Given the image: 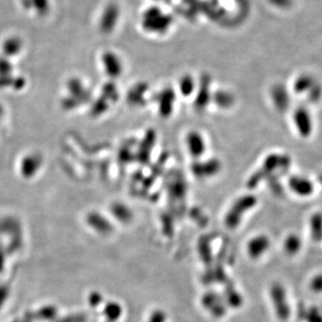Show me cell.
<instances>
[{"label":"cell","mask_w":322,"mask_h":322,"mask_svg":"<svg viewBox=\"0 0 322 322\" xmlns=\"http://www.w3.org/2000/svg\"><path fill=\"white\" fill-rule=\"evenodd\" d=\"M292 165V159L287 154L274 153L269 155L264 161L263 168L258 173L254 181L258 183L265 176H276V174L282 175L286 173Z\"/></svg>","instance_id":"1"},{"label":"cell","mask_w":322,"mask_h":322,"mask_svg":"<svg viewBox=\"0 0 322 322\" xmlns=\"http://www.w3.org/2000/svg\"><path fill=\"white\" fill-rule=\"evenodd\" d=\"M142 26L152 33H163L169 30L171 18L158 7H151L142 15Z\"/></svg>","instance_id":"2"},{"label":"cell","mask_w":322,"mask_h":322,"mask_svg":"<svg viewBox=\"0 0 322 322\" xmlns=\"http://www.w3.org/2000/svg\"><path fill=\"white\" fill-rule=\"evenodd\" d=\"M270 296L278 318L283 322L287 321L291 314V309L284 286L279 283H275L270 288Z\"/></svg>","instance_id":"3"},{"label":"cell","mask_w":322,"mask_h":322,"mask_svg":"<svg viewBox=\"0 0 322 322\" xmlns=\"http://www.w3.org/2000/svg\"><path fill=\"white\" fill-rule=\"evenodd\" d=\"M293 122L300 136L308 138L313 132V120L310 110L305 107H298L293 113Z\"/></svg>","instance_id":"4"},{"label":"cell","mask_w":322,"mask_h":322,"mask_svg":"<svg viewBox=\"0 0 322 322\" xmlns=\"http://www.w3.org/2000/svg\"><path fill=\"white\" fill-rule=\"evenodd\" d=\"M288 187L292 192L299 197H309L314 191V185L312 181L303 176L295 175L290 176L288 179Z\"/></svg>","instance_id":"5"},{"label":"cell","mask_w":322,"mask_h":322,"mask_svg":"<svg viewBox=\"0 0 322 322\" xmlns=\"http://www.w3.org/2000/svg\"><path fill=\"white\" fill-rule=\"evenodd\" d=\"M270 96L274 106L280 112H284L289 109L291 96L289 91L283 83H277L271 88Z\"/></svg>","instance_id":"6"},{"label":"cell","mask_w":322,"mask_h":322,"mask_svg":"<svg viewBox=\"0 0 322 322\" xmlns=\"http://www.w3.org/2000/svg\"><path fill=\"white\" fill-rule=\"evenodd\" d=\"M119 18V9L116 6L110 5L106 8L101 17V29L109 33L115 27Z\"/></svg>","instance_id":"7"},{"label":"cell","mask_w":322,"mask_h":322,"mask_svg":"<svg viewBox=\"0 0 322 322\" xmlns=\"http://www.w3.org/2000/svg\"><path fill=\"white\" fill-rule=\"evenodd\" d=\"M269 245H270V242L266 235H259L255 238H253L249 243L248 252H249L250 256L257 259L267 251Z\"/></svg>","instance_id":"8"},{"label":"cell","mask_w":322,"mask_h":322,"mask_svg":"<svg viewBox=\"0 0 322 322\" xmlns=\"http://www.w3.org/2000/svg\"><path fill=\"white\" fill-rule=\"evenodd\" d=\"M317 80L309 74H303L297 77L293 84L294 92L298 95L307 94L311 88L316 84Z\"/></svg>","instance_id":"9"},{"label":"cell","mask_w":322,"mask_h":322,"mask_svg":"<svg viewBox=\"0 0 322 322\" xmlns=\"http://www.w3.org/2000/svg\"><path fill=\"white\" fill-rule=\"evenodd\" d=\"M310 228L312 239L316 242L322 240V213H314L310 219Z\"/></svg>","instance_id":"10"},{"label":"cell","mask_w":322,"mask_h":322,"mask_svg":"<svg viewBox=\"0 0 322 322\" xmlns=\"http://www.w3.org/2000/svg\"><path fill=\"white\" fill-rule=\"evenodd\" d=\"M301 247H302V240L300 237L295 234L287 235L286 238L284 239V251L288 255L292 256L297 254L300 251Z\"/></svg>","instance_id":"11"},{"label":"cell","mask_w":322,"mask_h":322,"mask_svg":"<svg viewBox=\"0 0 322 322\" xmlns=\"http://www.w3.org/2000/svg\"><path fill=\"white\" fill-rule=\"evenodd\" d=\"M309 102L312 104H316L320 102L322 98V85L319 82L311 88L310 92L306 94Z\"/></svg>","instance_id":"12"},{"label":"cell","mask_w":322,"mask_h":322,"mask_svg":"<svg viewBox=\"0 0 322 322\" xmlns=\"http://www.w3.org/2000/svg\"><path fill=\"white\" fill-rule=\"evenodd\" d=\"M303 321L306 322H322V314L319 309L315 307H311L309 310L305 311Z\"/></svg>","instance_id":"13"},{"label":"cell","mask_w":322,"mask_h":322,"mask_svg":"<svg viewBox=\"0 0 322 322\" xmlns=\"http://www.w3.org/2000/svg\"><path fill=\"white\" fill-rule=\"evenodd\" d=\"M272 6L279 9H288L293 6V0H267Z\"/></svg>","instance_id":"14"},{"label":"cell","mask_w":322,"mask_h":322,"mask_svg":"<svg viewBox=\"0 0 322 322\" xmlns=\"http://www.w3.org/2000/svg\"><path fill=\"white\" fill-rule=\"evenodd\" d=\"M311 289L315 293H322V274L317 275L311 279Z\"/></svg>","instance_id":"15"},{"label":"cell","mask_w":322,"mask_h":322,"mask_svg":"<svg viewBox=\"0 0 322 322\" xmlns=\"http://www.w3.org/2000/svg\"><path fill=\"white\" fill-rule=\"evenodd\" d=\"M38 314L42 319H52L55 316L56 310L53 307H46L40 310Z\"/></svg>","instance_id":"16"},{"label":"cell","mask_w":322,"mask_h":322,"mask_svg":"<svg viewBox=\"0 0 322 322\" xmlns=\"http://www.w3.org/2000/svg\"><path fill=\"white\" fill-rule=\"evenodd\" d=\"M7 295H8V288L6 285H0V309L5 303Z\"/></svg>","instance_id":"17"},{"label":"cell","mask_w":322,"mask_h":322,"mask_svg":"<svg viewBox=\"0 0 322 322\" xmlns=\"http://www.w3.org/2000/svg\"><path fill=\"white\" fill-rule=\"evenodd\" d=\"M4 267V259H3V256L0 254V271L3 269Z\"/></svg>","instance_id":"18"},{"label":"cell","mask_w":322,"mask_h":322,"mask_svg":"<svg viewBox=\"0 0 322 322\" xmlns=\"http://www.w3.org/2000/svg\"><path fill=\"white\" fill-rule=\"evenodd\" d=\"M319 183H320V185H321L322 188V174L319 176Z\"/></svg>","instance_id":"19"}]
</instances>
